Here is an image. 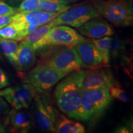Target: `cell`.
I'll use <instances>...</instances> for the list:
<instances>
[{"mask_svg": "<svg viewBox=\"0 0 133 133\" xmlns=\"http://www.w3.org/2000/svg\"><path fill=\"white\" fill-rule=\"evenodd\" d=\"M84 41H91V39L84 38L77 31L69 26L58 25L50 30L45 37L38 43L36 49L46 46L74 47Z\"/></svg>", "mask_w": 133, "mask_h": 133, "instance_id": "cell-6", "label": "cell"}, {"mask_svg": "<svg viewBox=\"0 0 133 133\" xmlns=\"http://www.w3.org/2000/svg\"><path fill=\"white\" fill-rule=\"evenodd\" d=\"M8 1H9V2L11 4H15L18 3H19V4L20 3H21L22 1H23V0H8Z\"/></svg>", "mask_w": 133, "mask_h": 133, "instance_id": "cell-30", "label": "cell"}, {"mask_svg": "<svg viewBox=\"0 0 133 133\" xmlns=\"http://www.w3.org/2000/svg\"><path fill=\"white\" fill-rule=\"evenodd\" d=\"M7 115V122L17 132H26L32 128V116L26 109H12Z\"/></svg>", "mask_w": 133, "mask_h": 133, "instance_id": "cell-15", "label": "cell"}, {"mask_svg": "<svg viewBox=\"0 0 133 133\" xmlns=\"http://www.w3.org/2000/svg\"><path fill=\"white\" fill-rule=\"evenodd\" d=\"M12 64L20 72H26L30 70L36 62V51L30 43L21 41Z\"/></svg>", "mask_w": 133, "mask_h": 133, "instance_id": "cell-13", "label": "cell"}, {"mask_svg": "<svg viewBox=\"0 0 133 133\" xmlns=\"http://www.w3.org/2000/svg\"><path fill=\"white\" fill-rule=\"evenodd\" d=\"M115 83L109 71L101 68L88 69L84 71L81 89L83 91L104 86L110 88Z\"/></svg>", "mask_w": 133, "mask_h": 133, "instance_id": "cell-12", "label": "cell"}, {"mask_svg": "<svg viewBox=\"0 0 133 133\" xmlns=\"http://www.w3.org/2000/svg\"><path fill=\"white\" fill-rule=\"evenodd\" d=\"M59 112L43 96L34 98L32 116L33 124L44 132H54V123Z\"/></svg>", "mask_w": 133, "mask_h": 133, "instance_id": "cell-8", "label": "cell"}, {"mask_svg": "<svg viewBox=\"0 0 133 133\" xmlns=\"http://www.w3.org/2000/svg\"><path fill=\"white\" fill-rule=\"evenodd\" d=\"M113 38L110 36L99 38V39H91V41L99 49L104 56L105 64L109 66L110 58V52L112 49Z\"/></svg>", "mask_w": 133, "mask_h": 133, "instance_id": "cell-18", "label": "cell"}, {"mask_svg": "<svg viewBox=\"0 0 133 133\" xmlns=\"http://www.w3.org/2000/svg\"><path fill=\"white\" fill-rule=\"evenodd\" d=\"M0 37L14 39L17 41H21L23 39L21 31L12 22L0 29Z\"/></svg>", "mask_w": 133, "mask_h": 133, "instance_id": "cell-21", "label": "cell"}, {"mask_svg": "<svg viewBox=\"0 0 133 133\" xmlns=\"http://www.w3.org/2000/svg\"><path fill=\"white\" fill-rule=\"evenodd\" d=\"M80 62L81 68L94 69L107 66L101 51L91 41H84L73 47Z\"/></svg>", "mask_w": 133, "mask_h": 133, "instance_id": "cell-10", "label": "cell"}, {"mask_svg": "<svg viewBox=\"0 0 133 133\" xmlns=\"http://www.w3.org/2000/svg\"><path fill=\"white\" fill-rule=\"evenodd\" d=\"M109 92L111 97L116 98L122 102H127L131 101L130 94L116 83L109 88Z\"/></svg>", "mask_w": 133, "mask_h": 133, "instance_id": "cell-22", "label": "cell"}, {"mask_svg": "<svg viewBox=\"0 0 133 133\" xmlns=\"http://www.w3.org/2000/svg\"><path fill=\"white\" fill-rule=\"evenodd\" d=\"M78 31L81 35L91 39H99L105 36H110L114 35L112 26L101 18V16L92 19L78 28Z\"/></svg>", "mask_w": 133, "mask_h": 133, "instance_id": "cell-11", "label": "cell"}, {"mask_svg": "<svg viewBox=\"0 0 133 133\" xmlns=\"http://www.w3.org/2000/svg\"><path fill=\"white\" fill-rule=\"evenodd\" d=\"M84 70L74 71L66 75L55 88L54 98L61 112L70 118H75L82 93Z\"/></svg>", "mask_w": 133, "mask_h": 133, "instance_id": "cell-1", "label": "cell"}, {"mask_svg": "<svg viewBox=\"0 0 133 133\" xmlns=\"http://www.w3.org/2000/svg\"><path fill=\"white\" fill-rule=\"evenodd\" d=\"M61 1H62L63 2L65 3H67V4H70V3H76L77 2V1H80V0H61Z\"/></svg>", "mask_w": 133, "mask_h": 133, "instance_id": "cell-29", "label": "cell"}, {"mask_svg": "<svg viewBox=\"0 0 133 133\" xmlns=\"http://www.w3.org/2000/svg\"><path fill=\"white\" fill-rule=\"evenodd\" d=\"M39 0H23L18 5V7L16 8L17 12L37 10L39 8Z\"/></svg>", "mask_w": 133, "mask_h": 133, "instance_id": "cell-23", "label": "cell"}, {"mask_svg": "<svg viewBox=\"0 0 133 133\" xmlns=\"http://www.w3.org/2000/svg\"><path fill=\"white\" fill-rule=\"evenodd\" d=\"M36 94L35 88L28 83L0 90V96L15 109H27Z\"/></svg>", "mask_w": 133, "mask_h": 133, "instance_id": "cell-9", "label": "cell"}, {"mask_svg": "<svg viewBox=\"0 0 133 133\" xmlns=\"http://www.w3.org/2000/svg\"><path fill=\"white\" fill-rule=\"evenodd\" d=\"M39 64L52 66L66 74L82 69L74 48L67 46L48 52Z\"/></svg>", "mask_w": 133, "mask_h": 133, "instance_id": "cell-5", "label": "cell"}, {"mask_svg": "<svg viewBox=\"0 0 133 133\" xmlns=\"http://www.w3.org/2000/svg\"><path fill=\"white\" fill-rule=\"evenodd\" d=\"M6 132V126L4 123L3 122V119L0 118V133H3Z\"/></svg>", "mask_w": 133, "mask_h": 133, "instance_id": "cell-28", "label": "cell"}, {"mask_svg": "<svg viewBox=\"0 0 133 133\" xmlns=\"http://www.w3.org/2000/svg\"><path fill=\"white\" fill-rule=\"evenodd\" d=\"M69 7V4L61 0H39L38 9L49 12H59Z\"/></svg>", "mask_w": 133, "mask_h": 133, "instance_id": "cell-19", "label": "cell"}, {"mask_svg": "<svg viewBox=\"0 0 133 133\" xmlns=\"http://www.w3.org/2000/svg\"><path fill=\"white\" fill-rule=\"evenodd\" d=\"M24 73L22 75L23 82L32 85L40 94H46L68 75L43 64H38L27 73Z\"/></svg>", "mask_w": 133, "mask_h": 133, "instance_id": "cell-4", "label": "cell"}, {"mask_svg": "<svg viewBox=\"0 0 133 133\" xmlns=\"http://www.w3.org/2000/svg\"><path fill=\"white\" fill-rule=\"evenodd\" d=\"M100 16L91 3H87L69 7L60 12L52 22L55 25H65L78 28L88 21Z\"/></svg>", "mask_w": 133, "mask_h": 133, "instance_id": "cell-7", "label": "cell"}, {"mask_svg": "<svg viewBox=\"0 0 133 133\" xmlns=\"http://www.w3.org/2000/svg\"><path fill=\"white\" fill-rule=\"evenodd\" d=\"M85 132L84 126L80 123L68 119L64 115L59 113L54 123V132L83 133Z\"/></svg>", "mask_w": 133, "mask_h": 133, "instance_id": "cell-16", "label": "cell"}, {"mask_svg": "<svg viewBox=\"0 0 133 133\" xmlns=\"http://www.w3.org/2000/svg\"><path fill=\"white\" fill-rule=\"evenodd\" d=\"M60 12H49L39 9L17 12L12 16V21L39 26L52 21Z\"/></svg>", "mask_w": 133, "mask_h": 133, "instance_id": "cell-14", "label": "cell"}, {"mask_svg": "<svg viewBox=\"0 0 133 133\" xmlns=\"http://www.w3.org/2000/svg\"><path fill=\"white\" fill-rule=\"evenodd\" d=\"M16 13V8L0 1V16H14Z\"/></svg>", "mask_w": 133, "mask_h": 133, "instance_id": "cell-24", "label": "cell"}, {"mask_svg": "<svg viewBox=\"0 0 133 133\" xmlns=\"http://www.w3.org/2000/svg\"><path fill=\"white\" fill-rule=\"evenodd\" d=\"M54 26L56 25L54 24L52 21L47 24L38 26L32 31L29 33L27 35L25 36L21 41L30 43L36 49V46L38 45V43L45 37V36L48 34L50 30Z\"/></svg>", "mask_w": 133, "mask_h": 133, "instance_id": "cell-17", "label": "cell"}, {"mask_svg": "<svg viewBox=\"0 0 133 133\" xmlns=\"http://www.w3.org/2000/svg\"><path fill=\"white\" fill-rule=\"evenodd\" d=\"M10 110L9 104L2 96H0V116L7 115Z\"/></svg>", "mask_w": 133, "mask_h": 133, "instance_id": "cell-25", "label": "cell"}, {"mask_svg": "<svg viewBox=\"0 0 133 133\" xmlns=\"http://www.w3.org/2000/svg\"><path fill=\"white\" fill-rule=\"evenodd\" d=\"M13 16H0V29L12 21Z\"/></svg>", "mask_w": 133, "mask_h": 133, "instance_id": "cell-27", "label": "cell"}, {"mask_svg": "<svg viewBox=\"0 0 133 133\" xmlns=\"http://www.w3.org/2000/svg\"><path fill=\"white\" fill-rule=\"evenodd\" d=\"M101 16L117 26L132 25V0H91Z\"/></svg>", "mask_w": 133, "mask_h": 133, "instance_id": "cell-3", "label": "cell"}, {"mask_svg": "<svg viewBox=\"0 0 133 133\" xmlns=\"http://www.w3.org/2000/svg\"><path fill=\"white\" fill-rule=\"evenodd\" d=\"M19 43L14 39L0 37V48L4 56L11 63L14 61Z\"/></svg>", "mask_w": 133, "mask_h": 133, "instance_id": "cell-20", "label": "cell"}, {"mask_svg": "<svg viewBox=\"0 0 133 133\" xmlns=\"http://www.w3.org/2000/svg\"><path fill=\"white\" fill-rule=\"evenodd\" d=\"M112 99L107 86L83 91L75 119L96 120L109 107Z\"/></svg>", "mask_w": 133, "mask_h": 133, "instance_id": "cell-2", "label": "cell"}, {"mask_svg": "<svg viewBox=\"0 0 133 133\" xmlns=\"http://www.w3.org/2000/svg\"><path fill=\"white\" fill-rule=\"evenodd\" d=\"M9 86L8 76L2 70L0 69V89Z\"/></svg>", "mask_w": 133, "mask_h": 133, "instance_id": "cell-26", "label": "cell"}]
</instances>
